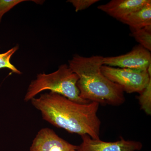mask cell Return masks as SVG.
<instances>
[{"label":"cell","mask_w":151,"mask_h":151,"mask_svg":"<svg viewBox=\"0 0 151 151\" xmlns=\"http://www.w3.org/2000/svg\"><path fill=\"white\" fill-rule=\"evenodd\" d=\"M40 111L44 120L71 134L88 135L100 139L101 122L97 116L99 103H76L57 93L50 92L31 100Z\"/></svg>","instance_id":"cell-1"},{"label":"cell","mask_w":151,"mask_h":151,"mask_svg":"<svg viewBox=\"0 0 151 151\" xmlns=\"http://www.w3.org/2000/svg\"><path fill=\"white\" fill-rule=\"evenodd\" d=\"M103 57L75 55L69 60L68 66L78 76L77 86L83 100L99 104L122 105L125 101L124 90L102 73Z\"/></svg>","instance_id":"cell-2"},{"label":"cell","mask_w":151,"mask_h":151,"mask_svg":"<svg viewBox=\"0 0 151 151\" xmlns=\"http://www.w3.org/2000/svg\"><path fill=\"white\" fill-rule=\"evenodd\" d=\"M78 77L66 64L60 65L52 73L38 74L28 88L24 98L25 102L31 101L37 94L45 90L57 93L76 103L87 104L89 101L83 100L80 96L77 86Z\"/></svg>","instance_id":"cell-3"},{"label":"cell","mask_w":151,"mask_h":151,"mask_svg":"<svg viewBox=\"0 0 151 151\" xmlns=\"http://www.w3.org/2000/svg\"><path fill=\"white\" fill-rule=\"evenodd\" d=\"M101 71L111 81L122 87L124 92L139 94L147 86L151 76L147 70L115 68L103 65Z\"/></svg>","instance_id":"cell-4"},{"label":"cell","mask_w":151,"mask_h":151,"mask_svg":"<svg viewBox=\"0 0 151 151\" xmlns=\"http://www.w3.org/2000/svg\"><path fill=\"white\" fill-rule=\"evenodd\" d=\"M103 63L111 67L146 70L151 64V52L139 45L127 54L103 57Z\"/></svg>","instance_id":"cell-5"},{"label":"cell","mask_w":151,"mask_h":151,"mask_svg":"<svg viewBox=\"0 0 151 151\" xmlns=\"http://www.w3.org/2000/svg\"><path fill=\"white\" fill-rule=\"evenodd\" d=\"M30 151H79V146L70 144L59 137L53 130L45 128L38 132Z\"/></svg>","instance_id":"cell-6"},{"label":"cell","mask_w":151,"mask_h":151,"mask_svg":"<svg viewBox=\"0 0 151 151\" xmlns=\"http://www.w3.org/2000/svg\"><path fill=\"white\" fill-rule=\"evenodd\" d=\"M82 143L79 151H137L142 148V143L138 141L126 140L121 137L120 140L106 142L92 139L88 135L81 136Z\"/></svg>","instance_id":"cell-7"},{"label":"cell","mask_w":151,"mask_h":151,"mask_svg":"<svg viewBox=\"0 0 151 151\" xmlns=\"http://www.w3.org/2000/svg\"><path fill=\"white\" fill-rule=\"evenodd\" d=\"M151 0H112L97 8L114 18L121 20L132 13L140 9Z\"/></svg>","instance_id":"cell-8"},{"label":"cell","mask_w":151,"mask_h":151,"mask_svg":"<svg viewBox=\"0 0 151 151\" xmlns=\"http://www.w3.org/2000/svg\"><path fill=\"white\" fill-rule=\"evenodd\" d=\"M120 21L129 25L132 29H139L151 25V1Z\"/></svg>","instance_id":"cell-9"},{"label":"cell","mask_w":151,"mask_h":151,"mask_svg":"<svg viewBox=\"0 0 151 151\" xmlns=\"http://www.w3.org/2000/svg\"><path fill=\"white\" fill-rule=\"evenodd\" d=\"M131 35L136 40L140 45L151 51V25L139 29H132Z\"/></svg>","instance_id":"cell-10"},{"label":"cell","mask_w":151,"mask_h":151,"mask_svg":"<svg viewBox=\"0 0 151 151\" xmlns=\"http://www.w3.org/2000/svg\"><path fill=\"white\" fill-rule=\"evenodd\" d=\"M18 49V45H16L4 53H0V69L6 68L14 73L21 74L22 72L12 64L10 61L12 57Z\"/></svg>","instance_id":"cell-11"},{"label":"cell","mask_w":151,"mask_h":151,"mask_svg":"<svg viewBox=\"0 0 151 151\" xmlns=\"http://www.w3.org/2000/svg\"><path fill=\"white\" fill-rule=\"evenodd\" d=\"M139 103L142 110L148 115L151 114V81L139 96Z\"/></svg>","instance_id":"cell-12"},{"label":"cell","mask_w":151,"mask_h":151,"mask_svg":"<svg viewBox=\"0 0 151 151\" xmlns=\"http://www.w3.org/2000/svg\"><path fill=\"white\" fill-rule=\"evenodd\" d=\"M26 0H0V22L4 15L14 7Z\"/></svg>","instance_id":"cell-13"},{"label":"cell","mask_w":151,"mask_h":151,"mask_svg":"<svg viewBox=\"0 0 151 151\" xmlns=\"http://www.w3.org/2000/svg\"><path fill=\"white\" fill-rule=\"evenodd\" d=\"M98 1L99 0H69L68 1V2L72 4L75 8L76 12L86 9Z\"/></svg>","instance_id":"cell-14"}]
</instances>
